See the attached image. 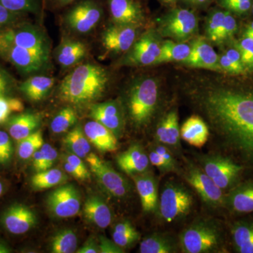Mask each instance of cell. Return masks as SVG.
Returning <instances> with one entry per match:
<instances>
[{"label":"cell","instance_id":"obj_1","mask_svg":"<svg viewBox=\"0 0 253 253\" xmlns=\"http://www.w3.org/2000/svg\"><path fill=\"white\" fill-rule=\"evenodd\" d=\"M194 99L222 140L253 158V91L209 85Z\"/></svg>","mask_w":253,"mask_h":253},{"label":"cell","instance_id":"obj_2","mask_svg":"<svg viewBox=\"0 0 253 253\" xmlns=\"http://www.w3.org/2000/svg\"><path fill=\"white\" fill-rule=\"evenodd\" d=\"M109 82V71L103 66L94 63L79 64L61 81L59 97L74 106L91 104L104 95Z\"/></svg>","mask_w":253,"mask_h":253},{"label":"cell","instance_id":"obj_3","mask_svg":"<svg viewBox=\"0 0 253 253\" xmlns=\"http://www.w3.org/2000/svg\"><path fill=\"white\" fill-rule=\"evenodd\" d=\"M160 86L153 78H141L131 83L126 96V109L131 122L144 127L152 121L159 104Z\"/></svg>","mask_w":253,"mask_h":253},{"label":"cell","instance_id":"obj_4","mask_svg":"<svg viewBox=\"0 0 253 253\" xmlns=\"http://www.w3.org/2000/svg\"><path fill=\"white\" fill-rule=\"evenodd\" d=\"M179 245V249L184 253H220L223 246L222 233L215 221L200 218L183 230Z\"/></svg>","mask_w":253,"mask_h":253},{"label":"cell","instance_id":"obj_5","mask_svg":"<svg viewBox=\"0 0 253 253\" xmlns=\"http://www.w3.org/2000/svg\"><path fill=\"white\" fill-rule=\"evenodd\" d=\"M194 204V197L189 189L183 184L169 181L161 191L158 212L165 222H175L189 215Z\"/></svg>","mask_w":253,"mask_h":253},{"label":"cell","instance_id":"obj_6","mask_svg":"<svg viewBox=\"0 0 253 253\" xmlns=\"http://www.w3.org/2000/svg\"><path fill=\"white\" fill-rule=\"evenodd\" d=\"M0 44L51 53V42L44 30L24 20L0 31Z\"/></svg>","mask_w":253,"mask_h":253},{"label":"cell","instance_id":"obj_7","mask_svg":"<svg viewBox=\"0 0 253 253\" xmlns=\"http://www.w3.org/2000/svg\"><path fill=\"white\" fill-rule=\"evenodd\" d=\"M70 6L63 21L68 31L74 34H89L97 28L104 16V9L98 0H77Z\"/></svg>","mask_w":253,"mask_h":253},{"label":"cell","instance_id":"obj_8","mask_svg":"<svg viewBox=\"0 0 253 253\" xmlns=\"http://www.w3.org/2000/svg\"><path fill=\"white\" fill-rule=\"evenodd\" d=\"M50 54L39 50L0 44V57L12 64L24 75L45 71L50 63Z\"/></svg>","mask_w":253,"mask_h":253},{"label":"cell","instance_id":"obj_9","mask_svg":"<svg viewBox=\"0 0 253 253\" xmlns=\"http://www.w3.org/2000/svg\"><path fill=\"white\" fill-rule=\"evenodd\" d=\"M198 25L197 18L192 11L174 9L161 18L158 33L165 38L184 42L196 33Z\"/></svg>","mask_w":253,"mask_h":253},{"label":"cell","instance_id":"obj_10","mask_svg":"<svg viewBox=\"0 0 253 253\" xmlns=\"http://www.w3.org/2000/svg\"><path fill=\"white\" fill-rule=\"evenodd\" d=\"M85 158L91 172L108 194L118 199L126 197L129 194L131 190L130 184L109 163L94 153H89Z\"/></svg>","mask_w":253,"mask_h":253},{"label":"cell","instance_id":"obj_11","mask_svg":"<svg viewBox=\"0 0 253 253\" xmlns=\"http://www.w3.org/2000/svg\"><path fill=\"white\" fill-rule=\"evenodd\" d=\"M161 45L162 43L157 33L154 30H150L137 38L118 64L123 66H146L155 64L161 54Z\"/></svg>","mask_w":253,"mask_h":253},{"label":"cell","instance_id":"obj_12","mask_svg":"<svg viewBox=\"0 0 253 253\" xmlns=\"http://www.w3.org/2000/svg\"><path fill=\"white\" fill-rule=\"evenodd\" d=\"M199 162L201 169L222 190L231 187L243 169L239 165L219 155L201 156Z\"/></svg>","mask_w":253,"mask_h":253},{"label":"cell","instance_id":"obj_13","mask_svg":"<svg viewBox=\"0 0 253 253\" xmlns=\"http://www.w3.org/2000/svg\"><path fill=\"white\" fill-rule=\"evenodd\" d=\"M184 178L199 195L204 204L212 208L221 207L225 204V197L221 189L201 169L189 164L184 172Z\"/></svg>","mask_w":253,"mask_h":253},{"label":"cell","instance_id":"obj_14","mask_svg":"<svg viewBox=\"0 0 253 253\" xmlns=\"http://www.w3.org/2000/svg\"><path fill=\"white\" fill-rule=\"evenodd\" d=\"M46 205L50 212L55 217H73L81 210V194L71 184L60 186L50 193L46 199Z\"/></svg>","mask_w":253,"mask_h":253},{"label":"cell","instance_id":"obj_15","mask_svg":"<svg viewBox=\"0 0 253 253\" xmlns=\"http://www.w3.org/2000/svg\"><path fill=\"white\" fill-rule=\"evenodd\" d=\"M139 28L115 23L110 25L101 34V42L106 53L126 54L137 40Z\"/></svg>","mask_w":253,"mask_h":253},{"label":"cell","instance_id":"obj_16","mask_svg":"<svg viewBox=\"0 0 253 253\" xmlns=\"http://www.w3.org/2000/svg\"><path fill=\"white\" fill-rule=\"evenodd\" d=\"M89 116L112 131L116 137L122 134L125 116L122 106L118 101H105L91 105Z\"/></svg>","mask_w":253,"mask_h":253},{"label":"cell","instance_id":"obj_17","mask_svg":"<svg viewBox=\"0 0 253 253\" xmlns=\"http://www.w3.org/2000/svg\"><path fill=\"white\" fill-rule=\"evenodd\" d=\"M1 224L8 232L21 235L36 226L37 217L31 208L22 204H14L5 211Z\"/></svg>","mask_w":253,"mask_h":253},{"label":"cell","instance_id":"obj_18","mask_svg":"<svg viewBox=\"0 0 253 253\" xmlns=\"http://www.w3.org/2000/svg\"><path fill=\"white\" fill-rule=\"evenodd\" d=\"M108 6L115 24L140 27L144 22V11L135 0H108Z\"/></svg>","mask_w":253,"mask_h":253},{"label":"cell","instance_id":"obj_19","mask_svg":"<svg viewBox=\"0 0 253 253\" xmlns=\"http://www.w3.org/2000/svg\"><path fill=\"white\" fill-rule=\"evenodd\" d=\"M88 54V46L84 42L71 37H64L54 51V59L63 69L75 68Z\"/></svg>","mask_w":253,"mask_h":253},{"label":"cell","instance_id":"obj_20","mask_svg":"<svg viewBox=\"0 0 253 253\" xmlns=\"http://www.w3.org/2000/svg\"><path fill=\"white\" fill-rule=\"evenodd\" d=\"M116 163L120 169L131 176L149 172L150 161L143 146L133 144L124 152L116 157Z\"/></svg>","mask_w":253,"mask_h":253},{"label":"cell","instance_id":"obj_21","mask_svg":"<svg viewBox=\"0 0 253 253\" xmlns=\"http://www.w3.org/2000/svg\"><path fill=\"white\" fill-rule=\"evenodd\" d=\"M190 45L191 50L189 56L181 63L190 67L221 71L219 65V56L204 38H196Z\"/></svg>","mask_w":253,"mask_h":253},{"label":"cell","instance_id":"obj_22","mask_svg":"<svg viewBox=\"0 0 253 253\" xmlns=\"http://www.w3.org/2000/svg\"><path fill=\"white\" fill-rule=\"evenodd\" d=\"M136 191L140 198L141 207L146 213L158 212L159 194L157 179L152 173L146 172L132 176Z\"/></svg>","mask_w":253,"mask_h":253},{"label":"cell","instance_id":"obj_23","mask_svg":"<svg viewBox=\"0 0 253 253\" xmlns=\"http://www.w3.org/2000/svg\"><path fill=\"white\" fill-rule=\"evenodd\" d=\"M83 130L89 142L101 152H113L117 150L116 136L97 121L93 120L86 123Z\"/></svg>","mask_w":253,"mask_h":253},{"label":"cell","instance_id":"obj_24","mask_svg":"<svg viewBox=\"0 0 253 253\" xmlns=\"http://www.w3.org/2000/svg\"><path fill=\"white\" fill-rule=\"evenodd\" d=\"M180 129L177 113L171 111L158 123L156 130V139L158 144L164 145L168 149L180 147Z\"/></svg>","mask_w":253,"mask_h":253},{"label":"cell","instance_id":"obj_25","mask_svg":"<svg viewBox=\"0 0 253 253\" xmlns=\"http://www.w3.org/2000/svg\"><path fill=\"white\" fill-rule=\"evenodd\" d=\"M41 123V116L38 113H21L8 121L7 128L10 136L20 141L38 130Z\"/></svg>","mask_w":253,"mask_h":253},{"label":"cell","instance_id":"obj_26","mask_svg":"<svg viewBox=\"0 0 253 253\" xmlns=\"http://www.w3.org/2000/svg\"><path fill=\"white\" fill-rule=\"evenodd\" d=\"M183 140L196 148H202L209 139V128L200 116L194 115L183 123L180 129Z\"/></svg>","mask_w":253,"mask_h":253},{"label":"cell","instance_id":"obj_27","mask_svg":"<svg viewBox=\"0 0 253 253\" xmlns=\"http://www.w3.org/2000/svg\"><path fill=\"white\" fill-rule=\"evenodd\" d=\"M83 212L89 222L101 229L107 228L112 221L111 210L104 200L98 196H90L86 199Z\"/></svg>","mask_w":253,"mask_h":253},{"label":"cell","instance_id":"obj_28","mask_svg":"<svg viewBox=\"0 0 253 253\" xmlns=\"http://www.w3.org/2000/svg\"><path fill=\"white\" fill-rule=\"evenodd\" d=\"M54 78L45 76H33L23 82L20 90L31 101H39L45 98L54 85Z\"/></svg>","mask_w":253,"mask_h":253},{"label":"cell","instance_id":"obj_29","mask_svg":"<svg viewBox=\"0 0 253 253\" xmlns=\"http://www.w3.org/2000/svg\"><path fill=\"white\" fill-rule=\"evenodd\" d=\"M226 204L234 212H253V182L238 186L225 198Z\"/></svg>","mask_w":253,"mask_h":253},{"label":"cell","instance_id":"obj_30","mask_svg":"<svg viewBox=\"0 0 253 253\" xmlns=\"http://www.w3.org/2000/svg\"><path fill=\"white\" fill-rule=\"evenodd\" d=\"M179 246L172 236L163 234H154L148 236L139 246L141 253H177Z\"/></svg>","mask_w":253,"mask_h":253},{"label":"cell","instance_id":"obj_31","mask_svg":"<svg viewBox=\"0 0 253 253\" xmlns=\"http://www.w3.org/2000/svg\"><path fill=\"white\" fill-rule=\"evenodd\" d=\"M191 50V45L184 42H174L172 41L163 42L161 54L155 64L170 61L183 62L189 57Z\"/></svg>","mask_w":253,"mask_h":253},{"label":"cell","instance_id":"obj_32","mask_svg":"<svg viewBox=\"0 0 253 253\" xmlns=\"http://www.w3.org/2000/svg\"><path fill=\"white\" fill-rule=\"evenodd\" d=\"M233 241L237 252L253 253V222H239L233 226Z\"/></svg>","mask_w":253,"mask_h":253},{"label":"cell","instance_id":"obj_33","mask_svg":"<svg viewBox=\"0 0 253 253\" xmlns=\"http://www.w3.org/2000/svg\"><path fill=\"white\" fill-rule=\"evenodd\" d=\"M63 141L73 154L80 158H86L90 153V142L80 126L70 131L65 136Z\"/></svg>","mask_w":253,"mask_h":253},{"label":"cell","instance_id":"obj_34","mask_svg":"<svg viewBox=\"0 0 253 253\" xmlns=\"http://www.w3.org/2000/svg\"><path fill=\"white\" fill-rule=\"evenodd\" d=\"M113 241L123 249L129 248L140 239V234L129 221L118 222L113 227Z\"/></svg>","mask_w":253,"mask_h":253},{"label":"cell","instance_id":"obj_35","mask_svg":"<svg viewBox=\"0 0 253 253\" xmlns=\"http://www.w3.org/2000/svg\"><path fill=\"white\" fill-rule=\"evenodd\" d=\"M66 176L59 169H46L37 172L31 178V185L33 189L44 190L50 189L61 184L66 180Z\"/></svg>","mask_w":253,"mask_h":253},{"label":"cell","instance_id":"obj_36","mask_svg":"<svg viewBox=\"0 0 253 253\" xmlns=\"http://www.w3.org/2000/svg\"><path fill=\"white\" fill-rule=\"evenodd\" d=\"M78 238L71 229L60 231L51 240V252L52 253H73L76 252Z\"/></svg>","mask_w":253,"mask_h":253},{"label":"cell","instance_id":"obj_37","mask_svg":"<svg viewBox=\"0 0 253 253\" xmlns=\"http://www.w3.org/2000/svg\"><path fill=\"white\" fill-rule=\"evenodd\" d=\"M77 121V113L72 107L67 106L61 109L53 118L50 128L54 134H61L74 126Z\"/></svg>","mask_w":253,"mask_h":253},{"label":"cell","instance_id":"obj_38","mask_svg":"<svg viewBox=\"0 0 253 253\" xmlns=\"http://www.w3.org/2000/svg\"><path fill=\"white\" fill-rule=\"evenodd\" d=\"M44 144L42 133L38 129L25 139L18 141V156L21 159L28 160L33 157L38 150L41 149Z\"/></svg>","mask_w":253,"mask_h":253},{"label":"cell","instance_id":"obj_39","mask_svg":"<svg viewBox=\"0 0 253 253\" xmlns=\"http://www.w3.org/2000/svg\"><path fill=\"white\" fill-rule=\"evenodd\" d=\"M5 8L20 14L39 15L43 6L42 0H0Z\"/></svg>","mask_w":253,"mask_h":253},{"label":"cell","instance_id":"obj_40","mask_svg":"<svg viewBox=\"0 0 253 253\" xmlns=\"http://www.w3.org/2000/svg\"><path fill=\"white\" fill-rule=\"evenodd\" d=\"M225 11H214L210 15L206 24V36L213 43H217L223 22H224Z\"/></svg>","mask_w":253,"mask_h":253},{"label":"cell","instance_id":"obj_41","mask_svg":"<svg viewBox=\"0 0 253 253\" xmlns=\"http://www.w3.org/2000/svg\"><path fill=\"white\" fill-rule=\"evenodd\" d=\"M23 109L24 105L21 100L0 95V124L7 121L11 113H21Z\"/></svg>","mask_w":253,"mask_h":253},{"label":"cell","instance_id":"obj_42","mask_svg":"<svg viewBox=\"0 0 253 253\" xmlns=\"http://www.w3.org/2000/svg\"><path fill=\"white\" fill-rule=\"evenodd\" d=\"M236 49L241 54L246 71L253 72V39L244 37L236 44Z\"/></svg>","mask_w":253,"mask_h":253},{"label":"cell","instance_id":"obj_43","mask_svg":"<svg viewBox=\"0 0 253 253\" xmlns=\"http://www.w3.org/2000/svg\"><path fill=\"white\" fill-rule=\"evenodd\" d=\"M236 31H237V23L235 18L229 11H225L224 22H223L219 39H218V44L230 39L235 34Z\"/></svg>","mask_w":253,"mask_h":253},{"label":"cell","instance_id":"obj_44","mask_svg":"<svg viewBox=\"0 0 253 253\" xmlns=\"http://www.w3.org/2000/svg\"><path fill=\"white\" fill-rule=\"evenodd\" d=\"M26 14L14 12L0 4V31L23 21Z\"/></svg>","mask_w":253,"mask_h":253},{"label":"cell","instance_id":"obj_45","mask_svg":"<svg viewBox=\"0 0 253 253\" xmlns=\"http://www.w3.org/2000/svg\"><path fill=\"white\" fill-rule=\"evenodd\" d=\"M252 0H218L219 4L229 12L244 14L251 8Z\"/></svg>","mask_w":253,"mask_h":253},{"label":"cell","instance_id":"obj_46","mask_svg":"<svg viewBox=\"0 0 253 253\" xmlns=\"http://www.w3.org/2000/svg\"><path fill=\"white\" fill-rule=\"evenodd\" d=\"M13 154V146L9 134L0 130V164H6Z\"/></svg>","mask_w":253,"mask_h":253},{"label":"cell","instance_id":"obj_47","mask_svg":"<svg viewBox=\"0 0 253 253\" xmlns=\"http://www.w3.org/2000/svg\"><path fill=\"white\" fill-rule=\"evenodd\" d=\"M154 149L164 160L168 168H169V172H175L177 169V165H176L175 159H174V156L171 153L170 150L164 145L161 144L156 145Z\"/></svg>","mask_w":253,"mask_h":253},{"label":"cell","instance_id":"obj_48","mask_svg":"<svg viewBox=\"0 0 253 253\" xmlns=\"http://www.w3.org/2000/svg\"><path fill=\"white\" fill-rule=\"evenodd\" d=\"M66 161L70 163L75 169H77L78 172L81 173L84 181L90 179V172L86 168V165L82 161V158L79 156L73 154H70L69 156H66Z\"/></svg>","mask_w":253,"mask_h":253},{"label":"cell","instance_id":"obj_49","mask_svg":"<svg viewBox=\"0 0 253 253\" xmlns=\"http://www.w3.org/2000/svg\"><path fill=\"white\" fill-rule=\"evenodd\" d=\"M99 253H123L125 249L120 247L113 241L103 236H99Z\"/></svg>","mask_w":253,"mask_h":253},{"label":"cell","instance_id":"obj_50","mask_svg":"<svg viewBox=\"0 0 253 253\" xmlns=\"http://www.w3.org/2000/svg\"><path fill=\"white\" fill-rule=\"evenodd\" d=\"M225 55L227 56L228 59L230 60L231 63H233L236 69H237L239 74H242L246 72V69L245 68L244 63H243L242 59H241V54L236 49H230L227 50L225 53Z\"/></svg>","mask_w":253,"mask_h":253},{"label":"cell","instance_id":"obj_51","mask_svg":"<svg viewBox=\"0 0 253 253\" xmlns=\"http://www.w3.org/2000/svg\"><path fill=\"white\" fill-rule=\"evenodd\" d=\"M41 150L44 154V158H45L46 168H47V169H49L52 167L56 158H57V151L52 146L46 144V143L43 144Z\"/></svg>","mask_w":253,"mask_h":253},{"label":"cell","instance_id":"obj_52","mask_svg":"<svg viewBox=\"0 0 253 253\" xmlns=\"http://www.w3.org/2000/svg\"><path fill=\"white\" fill-rule=\"evenodd\" d=\"M149 155L150 163L159 169L162 173L170 172L167 164L163 158L154 149L150 151Z\"/></svg>","mask_w":253,"mask_h":253},{"label":"cell","instance_id":"obj_53","mask_svg":"<svg viewBox=\"0 0 253 253\" xmlns=\"http://www.w3.org/2000/svg\"><path fill=\"white\" fill-rule=\"evenodd\" d=\"M14 81L2 68H0V95L5 96L11 89Z\"/></svg>","mask_w":253,"mask_h":253},{"label":"cell","instance_id":"obj_54","mask_svg":"<svg viewBox=\"0 0 253 253\" xmlns=\"http://www.w3.org/2000/svg\"><path fill=\"white\" fill-rule=\"evenodd\" d=\"M33 158V167L36 169L37 172H42L47 169L46 168L45 158L44 154L42 152L41 149L38 150L34 155Z\"/></svg>","mask_w":253,"mask_h":253},{"label":"cell","instance_id":"obj_55","mask_svg":"<svg viewBox=\"0 0 253 253\" xmlns=\"http://www.w3.org/2000/svg\"><path fill=\"white\" fill-rule=\"evenodd\" d=\"M77 0H42L43 6L46 7L51 8V9H61V8L66 7L72 4Z\"/></svg>","mask_w":253,"mask_h":253},{"label":"cell","instance_id":"obj_56","mask_svg":"<svg viewBox=\"0 0 253 253\" xmlns=\"http://www.w3.org/2000/svg\"><path fill=\"white\" fill-rule=\"evenodd\" d=\"M219 65L221 71H225V72L231 73V74H239L237 69L231 62L230 60L228 59L225 54L221 55L219 57Z\"/></svg>","mask_w":253,"mask_h":253},{"label":"cell","instance_id":"obj_57","mask_svg":"<svg viewBox=\"0 0 253 253\" xmlns=\"http://www.w3.org/2000/svg\"><path fill=\"white\" fill-rule=\"evenodd\" d=\"M77 253H99V245L94 239H89L83 244L81 249L76 251Z\"/></svg>","mask_w":253,"mask_h":253},{"label":"cell","instance_id":"obj_58","mask_svg":"<svg viewBox=\"0 0 253 253\" xmlns=\"http://www.w3.org/2000/svg\"><path fill=\"white\" fill-rule=\"evenodd\" d=\"M64 169L66 172L71 174L73 177L76 178V179H78V180L84 181V179H83V176H82L81 173L78 172L77 169H75L70 163L66 162V161L64 163Z\"/></svg>","mask_w":253,"mask_h":253},{"label":"cell","instance_id":"obj_59","mask_svg":"<svg viewBox=\"0 0 253 253\" xmlns=\"http://www.w3.org/2000/svg\"><path fill=\"white\" fill-rule=\"evenodd\" d=\"M244 37L253 38V21L246 28V31L244 32Z\"/></svg>","mask_w":253,"mask_h":253},{"label":"cell","instance_id":"obj_60","mask_svg":"<svg viewBox=\"0 0 253 253\" xmlns=\"http://www.w3.org/2000/svg\"><path fill=\"white\" fill-rule=\"evenodd\" d=\"M186 2L189 3L190 4L193 5H202L204 4V3H206V1H208V0H184Z\"/></svg>","mask_w":253,"mask_h":253},{"label":"cell","instance_id":"obj_61","mask_svg":"<svg viewBox=\"0 0 253 253\" xmlns=\"http://www.w3.org/2000/svg\"><path fill=\"white\" fill-rule=\"evenodd\" d=\"M11 252L8 246L4 243L0 242V253H9Z\"/></svg>","mask_w":253,"mask_h":253},{"label":"cell","instance_id":"obj_62","mask_svg":"<svg viewBox=\"0 0 253 253\" xmlns=\"http://www.w3.org/2000/svg\"><path fill=\"white\" fill-rule=\"evenodd\" d=\"M3 189H4V187H3L2 184H1V181H0V196L2 194Z\"/></svg>","mask_w":253,"mask_h":253},{"label":"cell","instance_id":"obj_63","mask_svg":"<svg viewBox=\"0 0 253 253\" xmlns=\"http://www.w3.org/2000/svg\"><path fill=\"white\" fill-rule=\"evenodd\" d=\"M163 1H164V2L168 3V4H169V3H172L173 1H175V0H162Z\"/></svg>","mask_w":253,"mask_h":253},{"label":"cell","instance_id":"obj_64","mask_svg":"<svg viewBox=\"0 0 253 253\" xmlns=\"http://www.w3.org/2000/svg\"></svg>","mask_w":253,"mask_h":253}]
</instances>
